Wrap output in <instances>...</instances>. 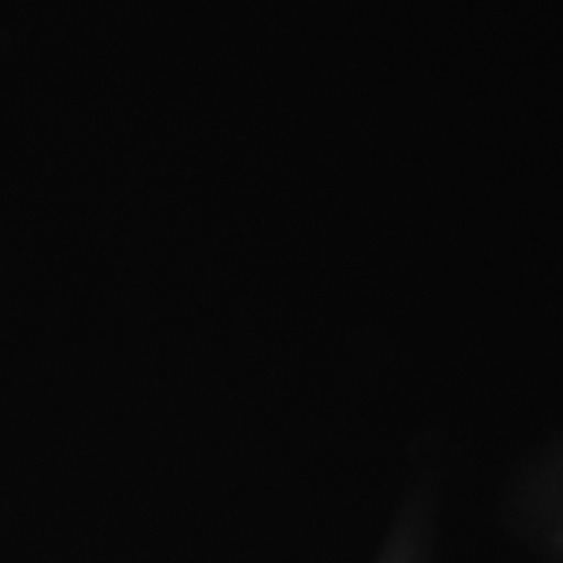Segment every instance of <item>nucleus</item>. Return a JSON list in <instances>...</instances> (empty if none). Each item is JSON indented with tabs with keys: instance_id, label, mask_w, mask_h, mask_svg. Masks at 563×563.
<instances>
[]
</instances>
